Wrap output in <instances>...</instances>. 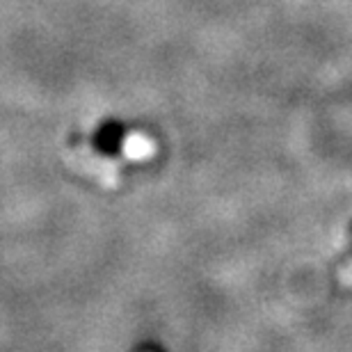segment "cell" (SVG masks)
<instances>
[{"mask_svg":"<svg viewBox=\"0 0 352 352\" xmlns=\"http://www.w3.org/2000/svg\"><path fill=\"white\" fill-rule=\"evenodd\" d=\"M126 138H129V129L117 122V119H105L103 124H98V129L91 133L89 144L91 149L101 156H119L124 151Z\"/></svg>","mask_w":352,"mask_h":352,"instance_id":"6da1fadb","label":"cell"}]
</instances>
